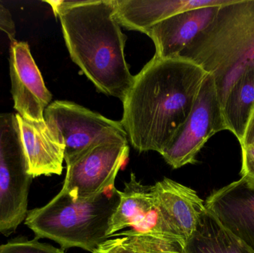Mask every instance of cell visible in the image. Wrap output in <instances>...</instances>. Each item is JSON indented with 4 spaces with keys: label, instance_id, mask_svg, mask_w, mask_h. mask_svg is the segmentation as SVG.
Wrapping results in <instances>:
<instances>
[{
    "label": "cell",
    "instance_id": "12",
    "mask_svg": "<svg viewBox=\"0 0 254 253\" xmlns=\"http://www.w3.org/2000/svg\"><path fill=\"white\" fill-rule=\"evenodd\" d=\"M220 7H207L176 13L155 24L146 34L153 42L155 57H178L213 22Z\"/></svg>",
    "mask_w": 254,
    "mask_h": 253
},
{
    "label": "cell",
    "instance_id": "20",
    "mask_svg": "<svg viewBox=\"0 0 254 253\" xmlns=\"http://www.w3.org/2000/svg\"><path fill=\"white\" fill-rule=\"evenodd\" d=\"M0 31L4 32L10 41L16 40V27L13 16L7 7L0 1Z\"/></svg>",
    "mask_w": 254,
    "mask_h": 253
},
{
    "label": "cell",
    "instance_id": "9",
    "mask_svg": "<svg viewBox=\"0 0 254 253\" xmlns=\"http://www.w3.org/2000/svg\"><path fill=\"white\" fill-rule=\"evenodd\" d=\"M157 219L154 234L185 245L205 211L204 202L192 189L164 178L151 186Z\"/></svg>",
    "mask_w": 254,
    "mask_h": 253
},
{
    "label": "cell",
    "instance_id": "16",
    "mask_svg": "<svg viewBox=\"0 0 254 253\" xmlns=\"http://www.w3.org/2000/svg\"><path fill=\"white\" fill-rule=\"evenodd\" d=\"M184 253H254L244 242L228 231L216 217L205 209Z\"/></svg>",
    "mask_w": 254,
    "mask_h": 253
},
{
    "label": "cell",
    "instance_id": "14",
    "mask_svg": "<svg viewBox=\"0 0 254 253\" xmlns=\"http://www.w3.org/2000/svg\"><path fill=\"white\" fill-rule=\"evenodd\" d=\"M235 0H113L115 16L130 31L146 34L151 27L176 13L207 7H222Z\"/></svg>",
    "mask_w": 254,
    "mask_h": 253
},
{
    "label": "cell",
    "instance_id": "1",
    "mask_svg": "<svg viewBox=\"0 0 254 253\" xmlns=\"http://www.w3.org/2000/svg\"><path fill=\"white\" fill-rule=\"evenodd\" d=\"M207 74L179 56H153L134 76L121 123L134 150L163 152L189 117Z\"/></svg>",
    "mask_w": 254,
    "mask_h": 253
},
{
    "label": "cell",
    "instance_id": "15",
    "mask_svg": "<svg viewBox=\"0 0 254 253\" xmlns=\"http://www.w3.org/2000/svg\"><path fill=\"white\" fill-rule=\"evenodd\" d=\"M120 202L110 221L107 236L110 237L126 227L154 234L157 215L151 186H143L131 173L124 191L118 190Z\"/></svg>",
    "mask_w": 254,
    "mask_h": 253
},
{
    "label": "cell",
    "instance_id": "21",
    "mask_svg": "<svg viewBox=\"0 0 254 253\" xmlns=\"http://www.w3.org/2000/svg\"><path fill=\"white\" fill-rule=\"evenodd\" d=\"M242 148V177L254 182V146Z\"/></svg>",
    "mask_w": 254,
    "mask_h": 253
},
{
    "label": "cell",
    "instance_id": "6",
    "mask_svg": "<svg viewBox=\"0 0 254 253\" xmlns=\"http://www.w3.org/2000/svg\"><path fill=\"white\" fill-rule=\"evenodd\" d=\"M44 119L65 147L66 164L98 144L128 143L121 121L107 118L71 101L51 102L45 110Z\"/></svg>",
    "mask_w": 254,
    "mask_h": 253
},
{
    "label": "cell",
    "instance_id": "22",
    "mask_svg": "<svg viewBox=\"0 0 254 253\" xmlns=\"http://www.w3.org/2000/svg\"><path fill=\"white\" fill-rule=\"evenodd\" d=\"M240 143L241 147L254 146V106L248 120L243 139Z\"/></svg>",
    "mask_w": 254,
    "mask_h": 253
},
{
    "label": "cell",
    "instance_id": "18",
    "mask_svg": "<svg viewBox=\"0 0 254 253\" xmlns=\"http://www.w3.org/2000/svg\"><path fill=\"white\" fill-rule=\"evenodd\" d=\"M113 236L122 237L108 239L92 253H184L182 242L152 233L130 230Z\"/></svg>",
    "mask_w": 254,
    "mask_h": 253
},
{
    "label": "cell",
    "instance_id": "11",
    "mask_svg": "<svg viewBox=\"0 0 254 253\" xmlns=\"http://www.w3.org/2000/svg\"><path fill=\"white\" fill-rule=\"evenodd\" d=\"M206 209L254 252V182L241 179L212 193Z\"/></svg>",
    "mask_w": 254,
    "mask_h": 253
},
{
    "label": "cell",
    "instance_id": "4",
    "mask_svg": "<svg viewBox=\"0 0 254 253\" xmlns=\"http://www.w3.org/2000/svg\"><path fill=\"white\" fill-rule=\"evenodd\" d=\"M120 202L118 190L86 200H77L61 190L42 207L31 209L25 224L36 239H49L61 249L81 248L93 253L108 240L110 219Z\"/></svg>",
    "mask_w": 254,
    "mask_h": 253
},
{
    "label": "cell",
    "instance_id": "8",
    "mask_svg": "<svg viewBox=\"0 0 254 253\" xmlns=\"http://www.w3.org/2000/svg\"><path fill=\"white\" fill-rule=\"evenodd\" d=\"M128 153V143H105L89 149L66 164L61 190L77 200H86L114 188Z\"/></svg>",
    "mask_w": 254,
    "mask_h": 253
},
{
    "label": "cell",
    "instance_id": "7",
    "mask_svg": "<svg viewBox=\"0 0 254 253\" xmlns=\"http://www.w3.org/2000/svg\"><path fill=\"white\" fill-rule=\"evenodd\" d=\"M227 130L222 102L214 78L208 74L204 79L183 126L161 153L173 169L196 162L197 154L206 143L218 132Z\"/></svg>",
    "mask_w": 254,
    "mask_h": 253
},
{
    "label": "cell",
    "instance_id": "3",
    "mask_svg": "<svg viewBox=\"0 0 254 253\" xmlns=\"http://www.w3.org/2000/svg\"><path fill=\"white\" fill-rule=\"evenodd\" d=\"M179 56L213 76L222 103L246 65L254 62V0L219 7L213 22Z\"/></svg>",
    "mask_w": 254,
    "mask_h": 253
},
{
    "label": "cell",
    "instance_id": "10",
    "mask_svg": "<svg viewBox=\"0 0 254 253\" xmlns=\"http://www.w3.org/2000/svg\"><path fill=\"white\" fill-rule=\"evenodd\" d=\"M9 73L13 108L25 120H44V111L52 102V95L26 42L15 41L9 49Z\"/></svg>",
    "mask_w": 254,
    "mask_h": 253
},
{
    "label": "cell",
    "instance_id": "2",
    "mask_svg": "<svg viewBox=\"0 0 254 253\" xmlns=\"http://www.w3.org/2000/svg\"><path fill=\"white\" fill-rule=\"evenodd\" d=\"M59 18L73 62L107 96L123 101L134 80L125 58L127 40L113 0L45 1Z\"/></svg>",
    "mask_w": 254,
    "mask_h": 253
},
{
    "label": "cell",
    "instance_id": "13",
    "mask_svg": "<svg viewBox=\"0 0 254 253\" xmlns=\"http://www.w3.org/2000/svg\"><path fill=\"white\" fill-rule=\"evenodd\" d=\"M16 121L29 175H61L65 147L45 119L31 121L16 114Z\"/></svg>",
    "mask_w": 254,
    "mask_h": 253
},
{
    "label": "cell",
    "instance_id": "19",
    "mask_svg": "<svg viewBox=\"0 0 254 253\" xmlns=\"http://www.w3.org/2000/svg\"><path fill=\"white\" fill-rule=\"evenodd\" d=\"M37 240L16 238L0 245V253H65L62 249L55 248L49 244L41 243Z\"/></svg>",
    "mask_w": 254,
    "mask_h": 253
},
{
    "label": "cell",
    "instance_id": "17",
    "mask_svg": "<svg viewBox=\"0 0 254 253\" xmlns=\"http://www.w3.org/2000/svg\"><path fill=\"white\" fill-rule=\"evenodd\" d=\"M227 130L241 141L254 106V62L246 65L222 103Z\"/></svg>",
    "mask_w": 254,
    "mask_h": 253
},
{
    "label": "cell",
    "instance_id": "5",
    "mask_svg": "<svg viewBox=\"0 0 254 253\" xmlns=\"http://www.w3.org/2000/svg\"><path fill=\"white\" fill-rule=\"evenodd\" d=\"M32 177L16 126V114L0 113V233L16 231L28 214Z\"/></svg>",
    "mask_w": 254,
    "mask_h": 253
}]
</instances>
